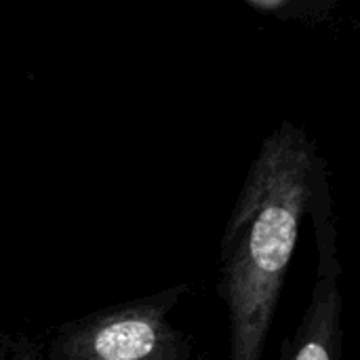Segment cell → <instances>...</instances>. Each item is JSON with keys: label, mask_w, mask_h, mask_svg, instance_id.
Segmentation results:
<instances>
[{"label": "cell", "mask_w": 360, "mask_h": 360, "mask_svg": "<svg viewBox=\"0 0 360 360\" xmlns=\"http://www.w3.org/2000/svg\"><path fill=\"white\" fill-rule=\"evenodd\" d=\"M329 177L312 137L283 120L259 146L221 234L217 293L228 360H262L312 196Z\"/></svg>", "instance_id": "obj_1"}, {"label": "cell", "mask_w": 360, "mask_h": 360, "mask_svg": "<svg viewBox=\"0 0 360 360\" xmlns=\"http://www.w3.org/2000/svg\"><path fill=\"white\" fill-rule=\"evenodd\" d=\"M338 249L319 251L316 281L297 329L283 342L278 360H342L344 297Z\"/></svg>", "instance_id": "obj_3"}, {"label": "cell", "mask_w": 360, "mask_h": 360, "mask_svg": "<svg viewBox=\"0 0 360 360\" xmlns=\"http://www.w3.org/2000/svg\"><path fill=\"white\" fill-rule=\"evenodd\" d=\"M186 285L70 321L53 335L44 360H198L194 340L169 312Z\"/></svg>", "instance_id": "obj_2"}, {"label": "cell", "mask_w": 360, "mask_h": 360, "mask_svg": "<svg viewBox=\"0 0 360 360\" xmlns=\"http://www.w3.org/2000/svg\"><path fill=\"white\" fill-rule=\"evenodd\" d=\"M0 360H44V354H38V352H34V350H19V352L8 354L6 359Z\"/></svg>", "instance_id": "obj_4"}]
</instances>
